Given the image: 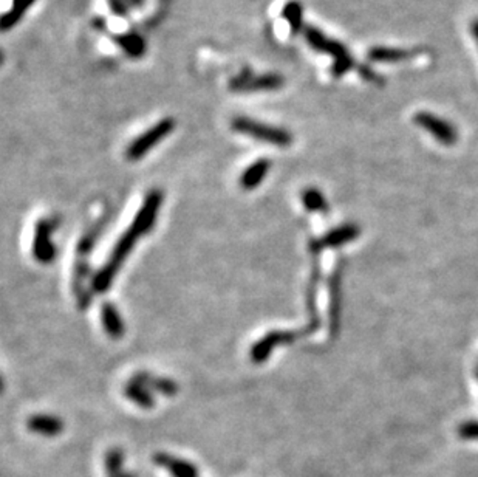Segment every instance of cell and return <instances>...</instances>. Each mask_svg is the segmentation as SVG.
<instances>
[{
  "label": "cell",
  "instance_id": "6da1fadb",
  "mask_svg": "<svg viewBox=\"0 0 478 477\" xmlns=\"http://www.w3.org/2000/svg\"><path fill=\"white\" fill-rule=\"evenodd\" d=\"M161 201H163V192L160 191V189H152V191L147 194V197L146 200H144L140 213L136 214L132 225L129 226L126 234L118 240V244L113 248L112 254H110L106 265L98 271L93 280H91V289H93V291L106 293L109 290V287L112 285L116 273L120 271L122 262L129 256V253L132 251V248L135 246L136 242H138V239L144 236V234H147L150 230H152V226L156 220V214H158V209L161 206Z\"/></svg>",
  "mask_w": 478,
  "mask_h": 477
},
{
  "label": "cell",
  "instance_id": "7a4b0ae2",
  "mask_svg": "<svg viewBox=\"0 0 478 477\" xmlns=\"http://www.w3.org/2000/svg\"><path fill=\"white\" fill-rule=\"evenodd\" d=\"M304 36L306 44L314 51H319V53H325L333 57L331 75L335 78H342L345 73H349L350 70L356 67V62L350 55L349 48L344 44L336 41V39H331L324 35L319 28L313 27V25H306L304 28Z\"/></svg>",
  "mask_w": 478,
  "mask_h": 477
},
{
  "label": "cell",
  "instance_id": "3957f363",
  "mask_svg": "<svg viewBox=\"0 0 478 477\" xmlns=\"http://www.w3.org/2000/svg\"><path fill=\"white\" fill-rule=\"evenodd\" d=\"M231 129L240 135L250 136V138L271 146L288 147L293 145V135L286 129L271 126V124L248 118V116H235L231 121Z\"/></svg>",
  "mask_w": 478,
  "mask_h": 477
},
{
  "label": "cell",
  "instance_id": "277c9868",
  "mask_svg": "<svg viewBox=\"0 0 478 477\" xmlns=\"http://www.w3.org/2000/svg\"><path fill=\"white\" fill-rule=\"evenodd\" d=\"M175 127L176 121L174 118H170V116L160 120L158 123L154 124L152 127L147 129L146 132H143L140 136H136V138L130 143L126 150V156L132 161L141 160L144 155H147L156 145H160L166 136L172 134Z\"/></svg>",
  "mask_w": 478,
  "mask_h": 477
},
{
  "label": "cell",
  "instance_id": "5b68a950",
  "mask_svg": "<svg viewBox=\"0 0 478 477\" xmlns=\"http://www.w3.org/2000/svg\"><path fill=\"white\" fill-rule=\"evenodd\" d=\"M284 86L285 80L282 75H252V71L250 69H245L239 76H235L229 81V89L232 91H245V93H252V91H273L279 90Z\"/></svg>",
  "mask_w": 478,
  "mask_h": 477
},
{
  "label": "cell",
  "instance_id": "8992f818",
  "mask_svg": "<svg viewBox=\"0 0 478 477\" xmlns=\"http://www.w3.org/2000/svg\"><path fill=\"white\" fill-rule=\"evenodd\" d=\"M414 123L416 126L423 127L432 136H435L436 141L441 143L443 146H454L458 140V132L454 124L436 115H432L429 112H418L414 116Z\"/></svg>",
  "mask_w": 478,
  "mask_h": 477
},
{
  "label": "cell",
  "instance_id": "52a82bcc",
  "mask_svg": "<svg viewBox=\"0 0 478 477\" xmlns=\"http://www.w3.org/2000/svg\"><path fill=\"white\" fill-rule=\"evenodd\" d=\"M304 335L302 332L297 330H271L266 335L259 339L257 343L252 345L251 349V359L254 363H264L268 357L271 355V352L277 348V345L284 344H293L297 341L299 336Z\"/></svg>",
  "mask_w": 478,
  "mask_h": 477
},
{
  "label": "cell",
  "instance_id": "ba28073f",
  "mask_svg": "<svg viewBox=\"0 0 478 477\" xmlns=\"http://www.w3.org/2000/svg\"><path fill=\"white\" fill-rule=\"evenodd\" d=\"M56 224L50 219H42L36 224L35 240H33V256L41 264H50L56 256V248L51 242Z\"/></svg>",
  "mask_w": 478,
  "mask_h": 477
},
{
  "label": "cell",
  "instance_id": "9c48e42d",
  "mask_svg": "<svg viewBox=\"0 0 478 477\" xmlns=\"http://www.w3.org/2000/svg\"><path fill=\"white\" fill-rule=\"evenodd\" d=\"M361 230L355 224H347L342 226H338L335 230H331L322 236L320 239H314L310 244L311 254H320L325 248H338L342 246L345 244H350V242L355 240Z\"/></svg>",
  "mask_w": 478,
  "mask_h": 477
},
{
  "label": "cell",
  "instance_id": "30bf717a",
  "mask_svg": "<svg viewBox=\"0 0 478 477\" xmlns=\"http://www.w3.org/2000/svg\"><path fill=\"white\" fill-rule=\"evenodd\" d=\"M320 254H313V265H311V274H310V282L309 290H306V309H309V324L302 330L304 335H311L316 332L320 325V319L318 316V307H316V298H318V287L320 280V262H319Z\"/></svg>",
  "mask_w": 478,
  "mask_h": 477
},
{
  "label": "cell",
  "instance_id": "8fae6325",
  "mask_svg": "<svg viewBox=\"0 0 478 477\" xmlns=\"http://www.w3.org/2000/svg\"><path fill=\"white\" fill-rule=\"evenodd\" d=\"M154 462L158 467L167 469L172 477H199V469L192 462L180 459L176 456H170L160 451V453L154 454Z\"/></svg>",
  "mask_w": 478,
  "mask_h": 477
},
{
  "label": "cell",
  "instance_id": "7c38bea8",
  "mask_svg": "<svg viewBox=\"0 0 478 477\" xmlns=\"http://www.w3.org/2000/svg\"><path fill=\"white\" fill-rule=\"evenodd\" d=\"M421 53L420 48L404 50L392 47H373L369 50V61L371 62H401L412 60Z\"/></svg>",
  "mask_w": 478,
  "mask_h": 477
},
{
  "label": "cell",
  "instance_id": "4fadbf2b",
  "mask_svg": "<svg viewBox=\"0 0 478 477\" xmlns=\"http://www.w3.org/2000/svg\"><path fill=\"white\" fill-rule=\"evenodd\" d=\"M340 319V267L330 278V335L336 336Z\"/></svg>",
  "mask_w": 478,
  "mask_h": 477
},
{
  "label": "cell",
  "instance_id": "5bb4252c",
  "mask_svg": "<svg viewBox=\"0 0 478 477\" xmlns=\"http://www.w3.org/2000/svg\"><path fill=\"white\" fill-rule=\"evenodd\" d=\"M271 168V161L268 159H259L255 160L252 165L248 166L243 174L240 177V186L245 189V191H251V189L257 188L264 179L266 177L268 171Z\"/></svg>",
  "mask_w": 478,
  "mask_h": 477
},
{
  "label": "cell",
  "instance_id": "9a60e30c",
  "mask_svg": "<svg viewBox=\"0 0 478 477\" xmlns=\"http://www.w3.org/2000/svg\"><path fill=\"white\" fill-rule=\"evenodd\" d=\"M27 428L31 433L55 437L64 431V422L55 415H33L28 418Z\"/></svg>",
  "mask_w": 478,
  "mask_h": 477
},
{
  "label": "cell",
  "instance_id": "2e32d148",
  "mask_svg": "<svg viewBox=\"0 0 478 477\" xmlns=\"http://www.w3.org/2000/svg\"><path fill=\"white\" fill-rule=\"evenodd\" d=\"M130 381L138 383L144 388L154 389L167 397L175 395L176 392H178V384H176L174 380H170V378H156L154 375L146 374V372H140V374L134 375V378Z\"/></svg>",
  "mask_w": 478,
  "mask_h": 477
},
{
  "label": "cell",
  "instance_id": "e0dca14e",
  "mask_svg": "<svg viewBox=\"0 0 478 477\" xmlns=\"http://www.w3.org/2000/svg\"><path fill=\"white\" fill-rule=\"evenodd\" d=\"M113 41L124 53H127V56L134 57V60L141 57L147 50L146 41L138 33H122V35L113 36Z\"/></svg>",
  "mask_w": 478,
  "mask_h": 477
},
{
  "label": "cell",
  "instance_id": "ac0fdd59",
  "mask_svg": "<svg viewBox=\"0 0 478 477\" xmlns=\"http://www.w3.org/2000/svg\"><path fill=\"white\" fill-rule=\"evenodd\" d=\"M101 319H102L104 330L107 332L109 336L118 339L124 335V332H126L120 313H118L116 307L112 303H106L102 305Z\"/></svg>",
  "mask_w": 478,
  "mask_h": 477
},
{
  "label": "cell",
  "instance_id": "d6986e66",
  "mask_svg": "<svg viewBox=\"0 0 478 477\" xmlns=\"http://www.w3.org/2000/svg\"><path fill=\"white\" fill-rule=\"evenodd\" d=\"M282 19L288 22L291 35H299L304 27V6L299 0H290L282 8Z\"/></svg>",
  "mask_w": 478,
  "mask_h": 477
},
{
  "label": "cell",
  "instance_id": "ffe728a7",
  "mask_svg": "<svg viewBox=\"0 0 478 477\" xmlns=\"http://www.w3.org/2000/svg\"><path fill=\"white\" fill-rule=\"evenodd\" d=\"M35 2L36 0H12L11 8L2 16L0 28H2L3 31H8L10 28L16 27V25L21 22V19L24 17L25 12L31 8V5Z\"/></svg>",
  "mask_w": 478,
  "mask_h": 477
},
{
  "label": "cell",
  "instance_id": "44dd1931",
  "mask_svg": "<svg viewBox=\"0 0 478 477\" xmlns=\"http://www.w3.org/2000/svg\"><path fill=\"white\" fill-rule=\"evenodd\" d=\"M124 394H126L129 400H132L134 403H136L138 406H141L144 409L154 408V404H155L154 395L150 394V390L147 388L141 386V384H138V383L130 381L127 386L124 388Z\"/></svg>",
  "mask_w": 478,
  "mask_h": 477
},
{
  "label": "cell",
  "instance_id": "7402d4cb",
  "mask_svg": "<svg viewBox=\"0 0 478 477\" xmlns=\"http://www.w3.org/2000/svg\"><path fill=\"white\" fill-rule=\"evenodd\" d=\"M302 204L306 211L310 213H322L329 211V204H327L325 195L319 191L318 188H305L302 192Z\"/></svg>",
  "mask_w": 478,
  "mask_h": 477
},
{
  "label": "cell",
  "instance_id": "603a6c76",
  "mask_svg": "<svg viewBox=\"0 0 478 477\" xmlns=\"http://www.w3.org/2000/svg\"><path fill=\"white\" fill-rule=\"evenodd\" d=\"M122 451L120 448L110 449L106 456V473L107 477H124L122 471Z\"/></svg>",
  "mask_w": 478,
  "mask_h": 477
},
{
  "label": "cell",
  "instance_id": "cb8c5ba5",
  "mask_svg": "<svg viewBox=\"0 0 478 477\" xmlns=\"http://www.w3.org/2000/svg\"><path fill=\"white\" fill-rule=\"evenodd\" d=\"M457 433L463 440H478V420L461 423L460 426H458Z\"/></svg>",
  "mask_w": 478,
  "mask_h": 477
},
{
  "label": "cell",
  "instance_id": "d4e9b609",
  "mask_svg": "<svg viewBox=\"0 0 478 477\" xmlns=\"http://www.w3.org/2000/svg\"><path fill=\"white\" fill-rule=\"evenodd\" d=\"M109 8L116 16L127 17L130 5H129L127 0H109Z\"/></svg>",
  "mask_w": 478,
  "mask_h": 477
},
{
  "label": "cell",
  "instance_id": "484cf974",
  "mask_svg": "<svg viewBox=\"0 0 478 477\" xmlns=\"http://www.w3.org/2000/svg\"><path fill=\"white\" fill-rule=\"evenodd\" d=\"M358 71H359V73H361V76L364 78L365 81L373 82V84H378V86H383V84H384L383 76H379L376 71H373L370 67H367V65H359Z\"/></svg>",
  "mask_w": 478,
  "mask_h": 477
},
{
  "label": "cell",
  "instance_id": "4316f807",
  "mask_svg": "<svg viewBox=\"0 0 478 477\" xmlns=\"http://www.w3.org/2000/svg\"><path fill=\"white\" fill-rule=\"evenodd\" d=\"M127 2L130 6H134V8H141L146 0H127Z\"/></svg>",
  "mask_w": 478,
  "mask_h": 477
},
{
  "label": "cell",
  "instance_id": "83f0119b",
  "mask_svg": "<svg viewBox=\"0 0 478 477\" xmlns=\"http://www.w3.org/2000/svg\"><path fill=\"white\" fill-rule=\"evenodd\" d=\"M470 30H472V35H474L477 45H478V19H475V21L472 22V27H470Z\"/></svg>",
  "mask_w": 478,
  "mask_h": 477
}]
</instances>
